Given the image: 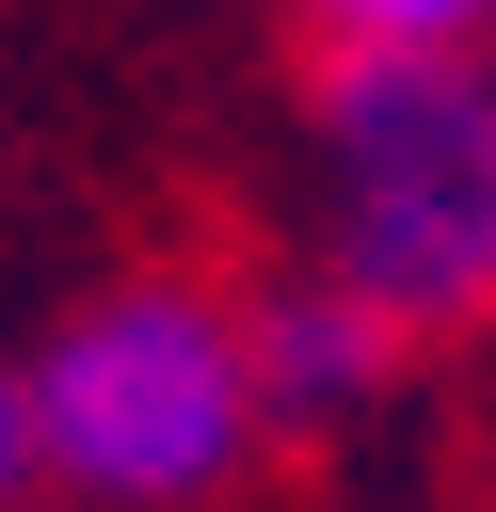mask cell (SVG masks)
<instances>
[{
  "label": "cell",
  "instance_id": "cell-2",
  "mask_svg": "<svg viewBox=\"0 0 496 512\" xmlns=\"http://www.w3.org/2000/svg\"><path fill=\"white\" fill-rule=\"evenodd\" d=\"M16 384H32V480L96 496V512H192L272 432L240 304L192 272H112L96 304H64V336Z\"/></svg>",
  "mask_w": 496,
  "mask_h": 512
},
{
  "label": "cell",
  "instance_id": "cell-5",
  "mask_svg": "<svg viewBox=\"0 0 496 512\" xmlns=\"http://www.w3.org/2000/svg\"><path fill=\"white\" fill-rule=\"evenodd\" d=\"M16 496H32V384L0 368V512H16Z\"/></svg>",
  "mask_w": 496,
  "mask_h": 512
},
{
  "label": "cell",
  "instance_id": "cell-1",
  "mask_svg": "<svg viewBox=\"0 0 496 512\" xmlns=\"http://www.w3.org/2000/svg\"><path fill=\"white\" fill-rule=\"evenodd\" d=\"M320 144V272L432 336L496 304V64L480 48H320L304 80Z\"/></svg>",
  "mask_w": 496,
  "mask_h": 512
},
{
  "label": "cell",
  "instance_id": "cell-3",
  "mask_svg": "<svg viewBox=\"0 0 496 512\" xmlns=\"http://www.w3.org/2000/svg\"><path fill=\"white\" fill-rule=\"evenodd\" d=\"M240 352H256V400H272L288 432H336V416H368V400H384L400 320H368L336 272H288V288H256V304H240Z\"/></svg>",
  "mask_w": 496,
  "mask_h": 512
},
{
  "label": "cell",
  "instance_id": "cell-4",
  "mask_svg": "<svg viewBox=\"0 0 496 512\" xmlns=\"http://www.w3.org/2000/svg\"><path fill=\"white\" fill-rule=\"evenodd\" d=\"M304 16H320L336 48H464L496 0H304Z\"/></svg>",
  "mask_w": 496,
  "mask_h": 512
}]
</instances>
